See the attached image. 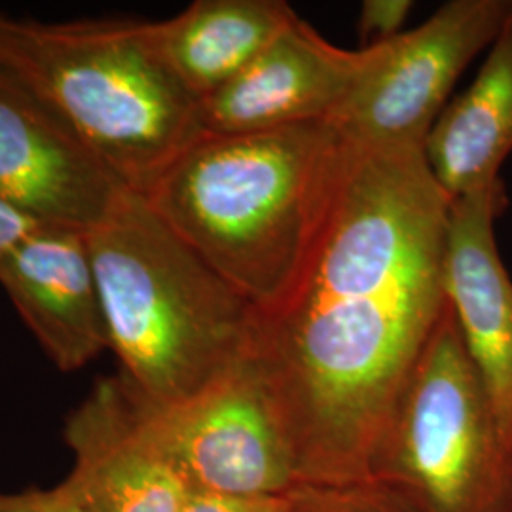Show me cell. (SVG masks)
I'll return each mask as SVG.
<instances>
[{
	"label": "cell",
	"mask_w": 512,
	"mask_h": 512,
	"mask_svg": "<svg viewBox=\"0 0 512 512\" xmlns=\"http://www.w3.org/2000/svg\"><path fill=\"white\" fill-rule=\"evenodd\" d=\"M296 18L283 0H196L147 29L165 65L202 101L249 67Z\"/></svg>",
	"instance_id": "5bb4252c"
},
{
	"label": "cell",
	"mask_w": 512,
	"mask_h": 512,
	"mask_svg": "<svg viewBox=\"0 0 512 512\" xmlns=\"http://www.w3.org/2000/svg\"><path fill=\"white\" fill-rule=\"evenodd\" d=\"M126 192L46 101L0 67V202L38 224L90 232Z\"/></svg>",
	"instance_id": "ba28073f"
},
{
	"label": "cell",
	"mask_w": 512,
	"mask_h": 512,
	"mask_svg": "<svg viewBox=\"0 0 512 512\" xmlns=\"http://www.w3.org/2000/svg\"><path fill=\"white\" fill-rule=\"evenodd\" d=\"M63 484L88 512H183L192 488L139 425L118 376L99 380L65 423Z\"/></svg>",
	"instance_id": "8fae6325"
},
{
	"label": "cell",
	"mask_w": 512,
	"mask_h": 512,
	"mask_svg": "<svg viewBox=\"0 0 512 512\" xmlns=\"http://www.w3.org/2000/svg\"><path fill=\"white\" fill-rule=\"evenodd\" d=\"M0 67L137 194L203 133L200 99L165 65L147 23L12 21Z\"/></svg>",
	"instance_id": "277c9868"
},
{
	"label": "cell",
	"mask_w": 512,
	"mask_h": 512,
	"mask_svg": "<svg viewBox=\"0 0 512 512\" xmlns=\"http://www.w3.org/2000/svg\"><path fill=\"white\" fill-rule=\"evenodd\" d=\"M505 207L503 181L452 202L444 293L499 429L512 448V279L495 241V220Z\"/></svg>",
	"instance_id": "30bf717a"
},
{
	"label": "cell",
	"mask_w": 512,
	"mask_h": 512,
	"mask_svg": "<svg viewBox=\"0 0 512 512\" xmlns=\"http://www.w3.org/2000/svg\"><path fill=\"white\" fill-rule=\"evenodd\" d=\"M10 25H12V21L0 18V59H2V55H4V52H6V46H8V37H10Z\"/></svg>",
	"instance_id": "ffe728a7"
},
{
	"label": "cell",
	"mask_w": 512,
	"mask_h": 512,
	"mask_svg": "<svg viewBox=\"0 0 512 512\" xmlns=\"http://www.w3.org/2000/svg\"><path fill=\"white\" fill-rule=\"evenodd\" d=\"M124 389L139 425L192 492L266 497L304 488L274 403L247 357L181 403L152 406Z\"/></svg>",
	"instance_id": "8992f818"
},
{
	"label": "cell",
	"mask_w": 512,
	"mask_h": 512,
	"mask_svg": "<svg viewBox=\"0 0 512 512\" xmlns=\"http://www.w3.org/2000/svg\"><path fill=\"white\" fill-rule=\"evenodd\" d=\"M118 378L152 406L181 403L245 357L255 306L129 190L88 232Z\"/></svg>",
	"instance_id": "3957f363"
},
{
	"label": "cell",
	"mask_w": 512,
	"mask_h": 512,
	"mask_svg": "<svg viewBox=\"0 0 512 512\" xmlns=\"http://www.w3.org/2000/svg\"><path fill=\"white\" fill-rule=\"evenodd\" d=\"M414 8L410 0H366L361 8V37L372 38V44L387 42L403 35V25Z\"/></svg>",
	"instance_id": "e0dca14e"
},
{
	"label": "cell",
	"mask_w": 512,
	"mask_h": 512,
	"mask_svg": "<svg viewBox=\"0 0 512 512\" xmlns=\"http://www.w3.org/2000/svg\"><path fill=\"white\" fill-rule=\"evenodd\" d=\"M294 512H410L374 480L348 486H304Z\"/></svg>",
	"instance_id": "9a60e30c"
},
{
	"label": "cell",
	"mask_w": 512,
	"mask_h": 512,
	"mask_svg": "<svg viewBox=\"0 0 512 512\" xmlns=\"http://www.w3.org/2000/svg\"><path fill=\"white\" fill-rule=\"evenodd\" d=\"M0 285L59 370H80L109 349L88 232L40 224L2 258Z\"/></svg>",
	"instance_id": "7c38bea8"
},
{
	"label": "cell",
	"mask_w": 512,
	"mask_h": 512,
	"mask_svg": "<svg viewBox=\"0 0 512 512\" xmlns=\"http://www.w3.org/2000/svg\"><path fill=\"white\" fill-rule=\"evenodd\" d=\"M512 16V0H452L416 27L385 42L330 124L366 148L421 150L459 76L488 52Z\"/></svg>",
	"instance_id": "52a82bcc"
},
{
	"label": "cell",
	"mask_w": 512,
	"mask_h": 512,
	"mask_svg": "<svg viewBox=\"0 0 512 512\" xmlns=\"http://www.w3.org/2000/svg\"><path fill=\"white\" fill-rule=\"evenodd\" d=\"M385 52V42L351 52L300 18L230 80L200 101L203 133L234 135L330 122Z\"/></svg>",
	"instance_id": "9c48e42d"
},
{
	"label": "cell",
	"mask_w": 512,
	"mask_h": 512,
	"mask_svg": "<svg viewBox=\"0 0 512 512\" xmlns=\"http://www.w3.org/2000/svg\"><path fill=\"white\" fill-rule=\"evenodd\" d=\"M511 152L512 16L488 48L473 84L442 110L423 145V160L454 202L499 183Z\"/></svg>",
	"instance_id": "4fadbf2b"
},
{
	"label": "cell",
	"mask_w": 512,
	"mask_h": 512,
	"mask_svg": "<svg viewBox=\"0 0 512 512\" xmlns=\"http://www.w3.org/2000/svg\"><path fill=\"white\" fill-rule=\"evenodd\" d=\"M348 152L330 122L202 133L141 194L256 311L291 289Z\"/></svg>",
	"instance_id": "7a4b0ae2"
},
{
	"label": "cell",
	"mask_w": 512,
	"mask_h": 512,
	"mask_svg": "<svg viewBox=\"0 0 512 512\" xmlns=\"http://www.w3.org/2000/svg\"><path fill=\"white\" fill-rule=\"evenodd\" d=\"M450 205L421 150L348 141L300 274L277 304L256 311L245 357L274 403L302 486L370 480L448 306Z\"/></svg>",
	"instance_id": "6da1fadb"
},
{
	"label": "cell",
	"mask_w": 512,
	"mask_h": 512,
	"mask_svg": "<svg viewBox=\"0 0 512 512\" xmlns=\"http://www.w3.org/2000/svg\"><path fill=\"white\" fill-rule=\"evenodd\" d=\"M296 494L245 497V495L192 492L183 512H294Z\"/></svg>",
	"instance_id": "2e32d148"
},
{
	"label": "cell",
	"mask_w": 512,
	"mask_h": 512,
	"mask_svg": "<svg viewBox=\"0 0 512 512\" xmlns=\"http://www.w3.org/2000/svg\"><path fill=\"white\" fill-rule=\"evenodd\" d=\"M0 512H88L61 482L54 488H29L16 494H0Z\"/></svg>",
	"instance_id": "ac0fdd59"
},
{
	"label": "cell",
	"mask_w": 512,
	"mask_h": 512,
	"mask_svg": "<svg viewBox=\"0 0 512 512\" xmlns=\"http://www.w3.org/2000/svg\"><path fill=\"white\" fill-rule=\"evenodd\" d=\"M37 226L40 224L35 220L21 215L16 209L0 202V262Z\"/></svg>",
	"instance_id": "d6986e66"
},
{
	"label": "cell",
	"mask_w": 512,
	"mask_h": 512,
	"mask_svg": "<svg viewBox=\"0 0 512 512\" xmlns=\"http://www.w3.org/2000/svg\"><path fill=\"white\" fill-rule=\"evenodd\" d=\"M370 480L410 512H512V448L450 304L404 389Z\"/></svg>",
	"instance_id": "5b68a950"
}]
</instances>
